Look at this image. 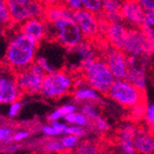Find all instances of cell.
<instances>
[{"mask_svg":"<svg viewBox=\"0 0 154 154\" xmlns=\"http://www.w3.org/2000/svg\"><path fill=\"white\" fill-rule=\"evenodd\" d=\"M39 44L36 39L19 31L8 42L5 54L6 64L15 72L28 68L35 61Z\"/></svg>","mask_w":154,"mask_h":154,"instance_id":"1","label":"cell"},{"mask_svg":"<svg viewBox=\"0 0 154 154\" xmlns=\"http://www.w3.org/2000/svg\"><path fill=\"white\" fill-rule=\"evenodd\" d=\"M80 74L85 81L102 94L107 93L116 80L103 57H96L80 64Z\"/></svg>","mask_w":154,"mask_h":154,"instance_id":"2","label":"cell"},{"mask_svg":"<svg viewBox=\"0 0 154 154\" xmlns=\"http://www.w3.org/2000/svg\"><path fill=\"white\" fill-rule=\"evenodd\" d=\"M47 37L55 39L61 46L69 51L84 40V36L73 17L63 18L51 23L47 22Z\"/></svg>","mask_w":154,"mask_h":154,"instance_id":"3","label":"cell"},{"mask_svg":"<svg viewBox=\"0 0 154 154\" xmlns=\"http://www.w3.org/2000/svg\"><path fill=\"white\" fill-rule=\"evenodd\" d=\"M75 87V77L66 70H54L46 74L41 95L45 99L57 100L71 94Z\"/></svg>","mask_w":154,"mask_h":154,"instance_id":"4","label":"cell"},{"mask_svg":"<svg viewBox=\"0 0 154 154\" xmlns=\"http://www.w3.org/2000/svg\"><path fill=\"white\" fill-rule=\"evenodd\" d=\"M106 96L125 109L146 102L145 91H142L125 79H116L106 93Z\"/></svg>","mask_w":154,"mask_h":154,"instance_id":"5","label":"cell"},{"mask_svg":"<svg viewBox=\"0 0 154 154\" xmlns=\"http://www.w3.org/2000/svg\"><path fill=\"white\" fill-rule=\"evenodd\" d=\"M46 72L35 61L29 67L16 72V82L22 93L41 94Z\"/></svg>","mask_w":154,"mask_h":154,"instance_id":"6","label":"cell"},{"mask_svg":"<svg viewBox=\"0 0 154 154\" xmlns=\"http://www.w3.org/2000/svg\"><path fill=\"white\" fill-rule=\"evenodd\" d=\"M7 5L11 20L15 23L45 17V8L38 0H7Z\"/></svg>","mask_w":154,"mask_h":154,"instance_id":"7","label":"cell"},{"mask_svg":"<svg viewBox=\"0 0 154 154\" xmlns=\"http://www.w3.org/2000/svg\"><path fill=\"white\" fill-rule=\"evenodd\" d=\"M21 94L16 82V72L8 65L0 67V104H11L19 101Z\"/></svg>","mask_w":154,"mask_h":154,"instance_id":"8","label":"cell"},{"mask_svg":"<svg viewBox=\"0 0 154 154\" xmlns=\"http://www.w3.org/2000/svg\"><path fill=\"white\" fill-rule=\"evenodd\" d=\"M123 51L127 54L137 53H154V45L140 27H129Z\"/></svg>","mask_w":154,"mask_h":154,"instance_id":"9","label":"cell"},{"mask_svg":"<svg viewBox=\"0 0 154 154\" xmlns=\"http://www.w3.org/2000/svg\"><path fill=\"white\" fill-rule=\"evenodd\" d=\"M103 57L116 79H125L128 70V54L122 49L108 45L103 51Z\"/></svg>","mask_w":154,"mask_h":154,"instance_id":"10","label":"cell"},{"mask_svg":"<svg viewBox=\"0 0 154 154\" xmlns=\"http://www.w3.org/2000/svg\"><path fill=\"white\" fill-rule=\"evenodd\" d=\"M73 19L79 25V29L86 40H93L100 33V20L99 15L92 13L87 9L80 8L73 12Z\"/></svg>","mask_w":154,"mask_h":154,"instance_id":"11","label":"cell"},{"mask_svg":"<svg viewBox=\"0 0 154 154\" xmlns=\"http://www.w3.org/2000/svg\"><path fill=\"white\" fill-rule=\"evenodd\" d=\"M146 11L137 0H123L121 7L122 20L129 27H140Z\"/></svg>","mask_w":154,"mask_h":154,"instance_id":"12","label":"cell"},{"mask_svg":"<svg viewBox=\"0 0 154 154\" xmlns=\"http://www.w3.org/2000/svg\"><path fill=\"white\" fill-rule=\"evenodd\" d=\"M128 29L129 26L123 20L109 22L104 33L108 45L123 50L125 39L128 36Z\"/></svg>","mask_w":154,"mask_h":154,"instance_id":"13","label":"cell"},{"mask_svg":"<svg viewBox=\"0 0 154 154\" xmlns=\"http://www.w3.org/2000/svg\"><path fill=\"white\" fill-rule=\"evenodd\" d=\"M20 31L41 43L44 39L47 38V22L44 18L30 19L20 23Z\"/></svg>","mask_w":154,"mask_h":154,"instance_id":"14","label":"cell"},{"mask_svg":"<svg viewBox=\"0 0 154 154\" xmlns=\"http://www.w3.org/2000/svg\"><path fill=\"white\" fill-rule=\"evenodd\" d=\"M71 95L75 103L79 104L84 103H98L101 100V93L90 86L87 82L75 86Z\"/></svg>","mask_w":154,"mask_h":154,"instance_id":"15","label":"cell"},{"mask_svg":"<svg viewBox=\"0 0 154 154\" xmlns=\"http://www.w3.org/2000/svg\"><path fill=\"white\" fill-rule=\"evenodd\" d=\"M133 141L138 154H154V135L149 129L139 128Z\"/></svg>","mask_w":154,"mask_h":154,"instance_id":"16","label":"cell"},{"mask_svg":"<svg viewBox=\"0 0 154 154\" xmlns=\"http://www.w3.org/2000/svg\"><path fill=\"white\" fill-rule=\"evenodd\" d=\"M123 0H103V16L109 22L122 20L121 7Z\"/></svg>","mask_w":154,"mask_h":154,"instance_id":"17","label":"cell"},{"mask_svg":"<svg viewBox=\"0 0 154 154\" xmlns=\"http://www.w3.org/2000/svg\"><path fill=\"white\" fill-rule=\"evenodd\" d=\"M150 54L149 53H137L128 54V70L147 73V69L149 63Z\"/></svg>","mask_w":154,"mask_h":154,"instance_id":"18","label":"cell"},{"mask_svg":"<svg viewBox=\"0 0 154 154\" xmlns=\"http://www.w3.org/2000/svg\"><path fill=\"white\" fill-rule=\"evenodd\" d=\"M73 12L69 8H67L63 4H59L54 7L46 8L45 13L44 19L48 22H54L55 20H58L63 18H68V17H73Z\"/></svg>","mask_w":154,"mask_h":154,"instance_id":"19","label":"cell"},{"mask_svg":"<svg viewBox=\"0 0 154 154\" xmlns=\"http://www.w3.org/2000/svg\"><path fill=\"white\" fill-rule=\"evenodd\" d=\"M70 51H72L75 54L78 55L80 64L97 57L95 48L91 45V41L86 39H84L79 45H78L75 48H73Z\"/></svg>","mask_w":154,"mask_h":154,"instance_id":"20","label":"cell"},{"mask_svg":"<svg viewBox=\"0 0 154 154\" xmlns=\"http://www.w3.org/2000/svg\"><path fill=\"white\" fill-rule=\"evenodd\" d=\"M69 154H103V146L100 142L96 140H90L84 139L80 140L77 148L71 152H67Z\"/></svg>","mask_w":154,"mask_h":154,"instance_id":"21","label":"cell"},{"mask_svg":"<svg viewBox=\"0 0 154 154\" xmlns=\"http://www.w3.org/2000/svg\"><path fill=\"white\" fill-rule=\"evenodd\" d=\"M67 123H61L59 121L53 122L48 125H45L41 128L42 132L44 135L49 137H54L61 135H65V131L67 128Z\"/></svg>","mask_w":154,"mask_h":154,"instance_id":"22","label":"cell"},{"mask_svg":"<svg viewBox=\"0 0 154 154\" xmlns=\"http://www.w3.org/2000/svg\"><path fill=\"white\" fill-rule=\"evenodd\" d=\"M125 79L131 82L133 85H135L137 88L141 90L142 91H146L147 90V73L143 72H137L133 70H128Z\"/></svg>","mask_w":154,"mask_h":154,"instance_id":"23","label":"cell"},{"mask_svg":"<svg viewBox=\"0 0 154 154\" xmlns=\"http://www.w3.org/2000/svg\"><path fill=\"white\" fill-rule=\"evenodd\" d=\"M64 120L68 125H80V127H84V128H89L90 123H91L89 118L84 114H82L80 111L79 112L76 111L71 114L66 115Z\"/></svg>","mask_w":154,"mask_h":154,"instance_id":"24","label":"cell"},{"mask_svg":"<svg viewBox=\"0 0 154 154\" xmlns=\"http://www.w3.org/2000/svg\"><path fill=\"white\" fill-rule=\"evenodd\" d=\"M140 28L149 40L154 45V11L146 12Z\"/></svg>","mask_w":154,"mask_h":154,"instance_id":"25","label":"cell"},{"mask_svg":"<svg viewBox=\"0 0 154 154\" xmlns=\"http://www.w3.org/2000/svg\"><path fill=\"white\" fill-rule=\"evenodd\" d=\"M139 128L134 123H125L119 128L117 139H133L137 134Z\"/></svg>","mask_w":154,"mask_h":154,"instance_id":"26","label":"cell"},{"mask_svg":"<svg viewBox=\"0 0 154 154\" xmlns=\"http://www.w3.org/2000/svg\"><path fill=\"white\" fill-rule=\"evenodd\" d=\"M79 111L85 115L90 121H93L101 116L99 106L97 103H80Z\"/></svg>","mask_w":154,"mask_h":154,"instance_id":"27","label":"cell"},{"mask_svg":"<svg viewBox=\"0 0 154 154\" xmlns=\"http://www.w3.org/2000/svg\"><path fill=\"white\" fill-rule=\"evenodd\" d=\"M116 154H138L133 139H117Z\"/></svg>","mask_w":154,"mask_h":154,"instance_id":"28","label":"cell"},{"mask_svg":"<svg viewBox=\"0 0 154 154\" xmlns=\"http://www.w3.org/2000/svg\"><path fill=\"white\" fill-rule=\"evenodd\" d=\"M44 149H45V152H47L50 154H52V153L55 154V153H58V152H64L65 151L60 139L54 138V137L47 139V140L45 142Z\"/></svg>","mask_w":154,"mask_h":154,"instance_id":"29","label":"cell"},{"mask_svg":"<svg viewBox=\"0 0 154 154\" xmlns=\"http://www.w3.org/2000/svg\"><path fill=\"white\" fill-rule=\"evenodd\" d=\"M60 140L65 149V152H71L77 148V146L80 142V137L75 135H65Z\"/></svg>","mask_w":154,"mask_h":154,"instance_id":"30","label":"cell"},{"mask_svg":"<svg viewBox=\"0 0 154 154\" xmlns=\"http://www.w3.org/2000/svg\"><path fill=\"white\" fill-rule=\"evenodd\" d=\"M103 0H82V8L101 15L103 13Z\"/></svg>","mask_w":154,"mask_h":154,"instance_id":"31","label":"cell"},{"mask_svg":"<svg viewBox=\"0 0 154 154\" xmlns=\"http://www.w3.org/2000/svg\"><path fill=\"white\" fill-rule=\"evenodd\" d=\"M89 128H91L97 133L103 134V133H106L110 129V125L104 118L100 116L93 121H91Z\"/></svg>","mask_w":154,"mask_h":154,"instance_id":"32","label":"cell"},{"mask_svg":"<svg viewBox=\"0 0 154 154\" xmlns=\"http://www.w3.org/2000/svg\"><path fill=\"white\" fill-rule=\"evenodd\" d=\"M10 22H13L8 8L6 0H0V26L6 27Z\"/></svg>","mask_w":154,"mask_h":154,"instance_id":"33","label":"cell"},{"mask_svg":"<svg viewBox=\"0 0 154 154\" xmlns=\"http://www.w3.org/2000/svg\"><path fill=\"white\" fill-rule=\"evenodd\" d=\"M146 105H147V103L143 102V103H140L135 105L131 109H129L131 111V119L133 121H138V120L140 121V120L144 119L145 112H146Z\"/></svg>","mask_w":154,"mask_h":154,"instance_id":"34","label":"cell"},{"mask_svg":"<svg viewBox=\"0 0 154 154\" xmlns=\"http://www.w3.org/2000/svg\"><path fill=\"white\" fill-rule=\"evenodd\" d=\"M65 135H75L79 137H83L87 135L86 128L76 125H67V128L65 131Z\"/></svg>","mask_w":154,"mask_h":154,"instance_id":"35","label":"cell"},{"mask_svg":"<svg viewBox=\"0 0 154 154\" xmlns=\"http://www.w3.org/2000/svg\"><path fill=\"white\" fill-rule=\"evenodd\" d=\"M14 132L9 128L0 127V142L8 144L13 141Z\"/></svg>","mask_w":154,"mask_h":154,"instance_id":"36","label":"cell"},{"mask_svg":"<svg viewBox=\"0 0 154 154\" xmlns=\"http://www.w3.org/2000/svg\"><path fill=\"white\" fill-rule=\"evenodd\" d=\"M35 62H36L37 64H39L42 67H43L47 74H48V73H51V72H54V71L55 70V69L51 66V64L49 63V61H48L45 57H44L43 55H39V54H37V55H36V57H35Z\"/></svg>","mask_w":154,"mask_h":154,"instance_id":"37","label":"cell"},{"mask_svg":"<svg viewBox=\"0 0 154 154\" xmlns=\"http://www.w3.org/2000/svg\"><path fill=\"white\" fill-rule=\"evenodd\" d=\"M62 4L72 11L82 8V0H62Z\"/></svg>","mask_w":154,"mask_h":154,"instance_id":"38","label":"cell"},{"mask_svg":"<svg viewBox=\"0 0 154 154\" xmlns=\"http://www.w3.org/2000/svg\"><path fill=\"white\" fill-rule=\"evenodd\" d=\"M144 120L148 125L154 122V103H147L146 105V112H145V117Z\"/></svg>","mask_w":154,"mask_h":154,"instance_id":"39","label":"cell"},{"mask_svg":"<svg viewBox=\"0 0 154 154\" xmlns=\"http://www.w3.org/2000/svg\"><path fill=\"white\" fill-rule=\"evenodd\" d=\"M65 117V115L62 112V110L60 109V107H58L57 109H55L54 111H53L52 113L48 116L47 119L50 123H53V122H57V121H59L60 119H64Z\"/></svg>","mask_w":154,"mask_h":154,"instance_id":"40","label":"cell"},{"mask_svg":"<svg viewBox=\"0 0 154 154\" xmlns=\"http://www.w3.org/2000/svg\"><path fill=\"white\" fill-rule=\"evenodd\" d=\"M21 109V103L19 102V101H16L10 104L9 106V109H8V116L9 117H14L16 116Z\"/></svg>","mask_w":154,"mask_h":154,"instance_id":"41","label":"cell"},{"mask_svg":"<svg viewBox=\"0 0 154 154\" xmlns=\"http://www.w3.org/2000/svg\"><path fill=\"white\" fill-rule=\"evenodd\" d=\"M29 136H30V132L26 131V130H20L17 132H14L13 141H15V142L22 141V140H24V139H26L27 137H29Z\"/></svg>","mask_w":154,"mask_h":154,"instance_id":"42","label":"cell"},{"mask_svg":"<svg viewBox=\"0 0 154 154\" xmlns=\"http://www.w3.org/2000/svg\"><path fill=\"white\" fill-rule=\"evenodd\" d=\"M146 12L154 11V0H137Z\"/></svg>","mask_w":154,"mask_h":154,"instance_id":"43","label":"cell"},{"mask_svg":"<svg viewBox=\"0 0 154 154\" xmlns=\"http://www.w3.org/2000/svg\"><path fill=\"white\" fill-rule=\"evenodd\" d=\"M60 109L62 110V112L66 116L68 114H71V113H73V112H76L77 111V105L73 103H66V104L60 106Z\"/></svg>","mask_w":154,"mask_h":154,"instance_id":"44","label":"cell"},{"mask_svg":"<svg viewBox=\"0 0 154 154\" xmlns=\"http://www.w3.org/2000/svg\"><path fill=\"white\" fill-rule=\"evenodd\" d=\"M38 1L42 5H43L45 8L62 4V0H38Z\"/></svg>","mask_w":154,"mask_h":154,"instance_id":"45","label":"cell"},{"mask_svg":"<svg viewBox=\"0 0 154 154\" xmlns=\"http://www.w3.org/2000/svg\"><path fill=\"white\" fill-rule=\"evenodd\" d=\"M149 125V128L148 129L149 130V132L154 135V122L151 123V124H149V125Z\"/></svg>","mask_w":154,"mask_h":154,"instance_id":"46","label":"cell"},{"mask_svg":"<svg viewBox=\"0 0 154 154\" xmlns=\"http://www.w3.org/2000/svg\"><path fill=\"white\" fill-rule=\"evenodd\" d=\"M55 154H69V153H67V152H58V153H55Z\"/></svg>","mask_w":154,"mask_h":154,"instance_id":"47","label":"cell"},{"mask_svg":"<svg viewBox=\"0 0 154 154\" xmlns=\"http://www.w3.org/2000/svg\"><path fill=\"white\" fill-rule=\"evenodd\" d=\"M43 154H50V153H47V152H45V153H43Z\"/></svg>","mask_w":154,"mask_h":154,"instance_id":"48","label":"cell"},{"mask_svg":"<svg viewBox=\"0 0 154 154\" xmlns=\"http://www.w3.org/2000/svg\"><path fill=\"white\" fill-rule=\"evenodd\" d=\"M1 29H2V27H1V26H0V30H1Z\"/></svg>","mask_w":154,"mask_h":154,"instance_id":"49","label":"cell"},{"mask_svg":"<svg viewBox=\"0 0 154 154\" xmlns=\"http://www.w3.org/2000/svg\"><path fill=\"white\" fill-rule=\"evenodd\" d=\"M6 1H7V0H6Z\"/></svg>","mask_w":154,"mask_h":154,"instance_id":"50","label":"cell"}]
</instances>
